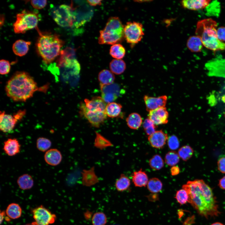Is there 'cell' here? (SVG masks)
Instances as JSON below:
<instances>
[{"instance_id":"277c9868","label":"cell","mask_w":225,"mask_h":225,"mask_svg":"<svg viewBox=\"0 0 225 225\" xmlns=\"http://www.w3.org/2000/svg\"><path fill=\"white\" fill-rule=\"evenodd\" d=\"M218 24L212 18L199 21L197 24L196 35L201 39L204 46L213 51L225 50V42L218 38Z\"/></svg>"},{"instance_id":"f5cc1de1","label":"cell","mask_w":225,"mask_h":225,"mask_svg":"<svg viewBox=\"0 0 225 225\" xmlns=\"http://www.w3.org/2000/svg\"><path fill=\"white\" fill-rule=\"evenodd\" d=\"M211 225H223V224L220 222H216L212 224Z\"/></svg>"},{"instance_id":"f1b7e54d","label":"cell","mask_w":225,"mask_h":225,"mask_svg":"<svg viewBox=\"0 0 225 225\" xmlns=\"http://www.w3.org/2000/svg\"><path fill=\"white\" fill-rule=\"evenodd\" d=\"M109 67L111 71L113 73L119 75L124 72L126 68V64L122 59H114L110 62Z\"/></svg>"},{"instance_id":"d590c367","label":"cell","mask_w":225,"mask_h":225,"mask_svg":"<svg viewBox=\"0 0 225 225\" xmlns=\"http://www.w3.org/2000/svg\"><path fill=\"white\" fill-rule=\"evenodd\" d=\"M92 225H105L107 221L106 215L102 212H97L93 215L92 219Z\"/></svg>"},{"instance_id":"c3c4849f","label":"cell","mask_w":225,"mask_h":225,"mask_svg":"<svg viewBox=\"0 0 225 225\" xmlns=\"http://www.w3.org/2000/svg\"><path fill=\"white\" fill-rule=\"evenodd\" d=\"M180 169L177 166H172L171 168L170 172L172 176H175L178 175L180 172Z\"/></svg>"},{"instance_id":"1f68e13d","label":"cell","mask_w":225,"mask_h":225,"mask_svg":"<svg viewBox=\"0 0 225 225\" xmlns=\"http://www.w3.org/2000/svg\"><path fill=\"white\" fill-rule=\"evenodd\" d=\"M147 186L148 189L150 192L156 193L161 190L162 188V184L159 179L154 178L148 180Z\"/></svg>"},{"instance_id":"ac0fdd59","label":"cell","mask_w":225,"mask_h":225,"mask_svg":"<svg viewBox=\"0 0 225 225\" xmlns=\"http://www.w3.org/2000/svg\"><path fill=\"white\" fill-rule=\"evenodd\" d=\"M44 160L48 164L55 166L58 165L62 160V156L60 152L55 148L51 149L46 152Z\"/></svg>"},{"instance_id":"f6af8a7d","label":"cell","mask_w":225,"mask_h":225,"mask_svg":"<svg viewBox=\"0 0 225 225\" xmlns=\"http://www.w3.org/2000/svg\"><path fill=\"white\" fill-rule=\"evenodd\" d=\"M31 3L32 7L36 9L43 8L47 4L46 0H31Z\"/></svg>"},{"instance_id":"7a4b0ae2","label":"cell","mask_w":225,"mask_h":225,"mask_svg":"<svg viewBox=\"0 0 225 225\" xmlns=\"http://www.w3.org/2000/svg\"><path fill=\"white\" fill-rule=\"evenodd\" d=\"M38 88L36 82L28 73L17 71L8 81L5 91L13 101L25 102L32 97Z\"/></svg>"},{"instance_id":"4dcf8cb0","label":"cell","mask_w":225,"mask_h":225,"mask_svg":"<svg viewBox=\"0 0 225 225\" xmlns=\"http://www.w3.org/2000/svg\"><path fill=\"white\" fill-rule=\"evenodd\" d=\"M109 52L110 55L115 59H121L124 57L126 50L121 44L116 43L111 46Z\"/></svg>"},{"instance_id":"ffe728a7","label":"cell","mask_w":225,"mask_h":225,"mask_svg":"<svg viewBox=\"0 0 225 225\" xmlns=\"http://www.w3.org/2000/svg\"><path fill=\"white\" fill-rule=\"evenodd\" d=\"M31 42L19 39L16 41L13 44L12 50L15 54L19 56L25 55L28 52L29 46Z\"/></svg>"},{"instance_id":"681fc988","label":"cell","mask_w":225,"mask_h":225,"mask_svg":"<svg viewBox=\"0 0 225 225\" xmlns=\"http://www.w3.org/2000/svg\"><path fill=\"white\" fill-rule=\"evenodd\" d=\"M218 186L221 189L225 190V176L219 180Z\"/></svg>"},{"instance_id":"60d3db41","label":"cell","mask_w":225,"mask_h":225,"mask_svg":"<svg viewBox=\"0 0 225 225\" xmlns=\"http://www.w3.org/2000/svg\"><path fill=\"white\" fill-rule=\"evenodd\" d=\"M175 198L178 202L181 205L185 204L188 202V194L186 191L183 189L177 191Z\"/></svg>"},{"instance_id":"d6986e66","label":"cell","mask_w":225,"mask_h":225,"mask_svg":"<svg viewBox=\"0 0 225 225\" xmlns=\"http://www.w3.org/2000/svg\"><path fill=\"white\" fill-rule=\"evenodd\" d=\"M211 2L209 0H184L182 1L181 4L185 8L197 10L206 8Z\"/></svg>"},{"instance_id":"f907efd6","label":"cell","mask_w":225,"mask_h":225,"mask_svg":"<svg viewBox=\"0 0 225 225\" xmlns=\"http://www.w3.org/2000/svg\"><path fill=\"white\" fill-rule=\"evenodd\" d=\"M102 0H87L88 3L92 6H96L97 5H100L101 4Z\"/></svg>"},{"instance_id":"3957f363","label":"cell","mask_w":225,"mask_h":225,"mask_svg":"<svg viewBox=\"0 0 225 225\" xmlns=\"http://www.w3.org/2000/svg\"><path fill=\"white\" fill-rule=\"evenodd\" d=\"M39 36L36 43L38 54L46 64L52 62L59 55L64 42L56 34L42 32L37 28Z\"/></svg>"},{"instance_id":"8992f818","label":"cell","mask_w":225,"mask_h":225,"mask_svg":"<svg viewBox=\"0 0 225 225\" xmlns=\"http://www.w3.org/2000/svg\"><path fill=\"white\" fill-rule=\"evenodd\" d=\"M40 17L35 12L24 10L17 14L13 24L14 31L16 33H24L27 30L37 28Z\"/></svg>"},{"instance_id":"9c48e42d","label":"cell","mask_w":225,"mask_h":225,"mask_svg":"<svg viewBox=\"0 0 225 225\" xmlns=\"http://www.w3.org/2000/svg\"><path fill=\"white\" fill-rule=\"evenodd\" d=\"M26 113L25 110H20L13 116L7 114L5 111L0 112V129L5 133L9 132L12 131L18 120H20Z\"/></svg>"},{"instance_id":"e575fe53","label":"cell","mask_w":225,"mask_h":225,"mask_svg":"<svg viewBox=\"0 0 225 225\" xmlns=\"http://www.w3.org/2000/svg\"><path fill=\"white\" fill-rule=\"evenodd\" d=\"M149 164L153 170H158L162 168L164 166V161L162 157L159 155H154L149 160Z\"/></svg>"},{"instance_id":"e0dca14e","label":"cell","mask_w":225,"mask_h":225,"mask_svg":"<svg viewBox=\"0 0 225 225\" xmlns=\"http://www.w3.org/2000/svg\"><path fill=\"white\" fill-rule=\"evenodd\" d=\"M3 150L8 155L13 156L19 152L20 145L17 139L9 138L4 142Z\"/></svg>"},{"instance_id":"f35d334b","label":"cell","mask_w":225,"mask_h":225,"mask_svg":"<svg viewBox=\"0 0 225 225\" xmlns=\"http://www.w3.org/2000/svg\"><path fill=\"white\" fill-rule=\"evenodd\" d=\"M100 87L101 93H110L118 96L119 94L120 88L116 84L112 83L107 85H100Z\"/></svg>"},{"instance_id":"db71d44e","label":"cell","mask_w":225,"mask_h":225,"mask_svg":"<svg viewBox=\"0 0 225 225\" xmlns=\"http://www.w3.org/2000/svg\"><path fill=\"white\" fill-rule=\"evenodd\" d=\"M24 225H37L34 222H32L31 223L27 224Z\"/></svg>"},{"instance_id":"83f0119b","label":"cell","mask_w":225,"mask_h":225,"mask_svg":"<svg viewBox=\"0 0 225 225\" xmlns=\"http://www.w3.org/2000/svg\"><path fill=\"white\" fill-rule=\"evenodd\" d=\"M122 108V106L120 104L113 102L108 103L105 112L108 117L116 118L120 114Z\"/></svg>"},{"instance_id":"5b68a950","label":"cell","mask_w":225,"mask_h":225,"mask_svg":"<svg viewBox=\"0 0 225 225\" xmlns=\"http://www.w3.org/2000/svg\"><path fill=\"white\" fill-rule=\"evenodd\" d=\"M124 27L117 17L110 18L105 28L100 31L98 43L113 45L121 42L124 37Z\"/></svg>"},{"instance_id":"b9f144b4","label":"cell","mask_w":225,"mask_h":225,"mask_svg":"<svg viewBox=\"0 0 225 225\" xmlns=\"http://www.w3.org/2000/svg\"><path fill=\"white\" fill-rule=\"evenodd\" d=\"M10 62L8 60L1 59L0 61V73L4 75L8 74L10 70Z\"/></svg>"},{"instance_id":"4fadbf2b","label":"cell","mask_w":225,"mask_h":225,"mask_svg":"<svg viewBox=\"0 0 225 225\" xmlns=\"http://www.w3.org/2000/svg\"><path fill=\"white\" fill-rule=\"evenodd\" d=\"M147 111L150 112L158 108L165 107L167 101L166 95H162L157 97L145 95L143 97Z\"/></svg>"},{"instance_id":"816d5d0a","label":"cell","mask_w":225,"mask_h":225,"mask_svg":"<svg viewBox=\"0 0 225 225\" xmlns=\"http://www.w3.org/2000/svg\"><path fill=\"white\" fill-rule=\"evenodd\" d=\"M5 212L3 211H1L0 212V223L1 224L4 218H5Z\"/></svg>"},{"instance_id":"ba28073f","label":"cell","mask_w":225,"mask_h":225,"mask_svg":"<svg viewBox=\"0 0 225 225\" xmlns=\"http://www.w3.org/2000/svg\"><path fill=\"white\" fill-rule=\"evenodd\" d=\"M124 34L127 42L133 46L140 42L144 35L142 24L136 22H127L124 27Z\"/></svg>"},{"instance_id":"9a60e30c","label":"cell","mask_w":225,"mask_h":225,"mask_svg":"<svg viewBox=\"0 0 225 225\" xmlns=\"http://www.w3.org/2000/svg\"><path fill=\"white\" fill-rule=\"evenodd\" d=\"M167 134L162 130L156 131L153 133L148 136V140L151 146L155 148H162L168 141Z\"/></svg>"},{"instance_id":"8d00e7d4","label":"cell","mask_w":225,"mask_h":225,"mask_svg":"<svg viewBox=\"0 0 225 225\" xmlns=\"http://www.w3.org/2000/svg\"><path fill=\"white\" fill-rule=\"evenodd\" d=\"M51 141L46 138L39 137L37 140V147L38 150L42 152L47 150L51 147Z\"/></svg>"},{"instance_id":"4316f807","label":"cell","mask_w":225,"mask_h":225,"mask_svg":"<svg viewBox=\"0 0 225 225\" xmlns=\"http://www.w3.org/2000/svg\"><path fill=\"white\" fill-rule=\"evenodd\" d=\"M95 134L94 142V145L95 148L102 150L113 146L112 142L100 133L95 132Z\"/></svg>"},{"instance_id":"f546056e","label":"cell","mask_w":225,"mask_h":225,"mask_svg":"<svg viewBox=\"0 0 225 225\" xmlns=\"http://www.w3.org/2000/svg\"><path fill=\"white\" fill-rule=\"evenodd\" d=\"M131 184L130 179L124 174H121L115 181V186L119 192L125 191L129 188Z\"/></svg>"},{"instance_id":"bcb514c9","label":"cell","mask_w":225,"mask_h":225,"mask_svg":"<svg viewBox=\"0 0 225 225\" xmlns=\"http://www.w3.org/2000/svg\"><path fill=\"white\" fill-rule=\"evenodd\" d=\"M218 170L223 173H225V157L219 158L217 162Z\"/></svg>"},{"instance_id":"6da1fadb","label":"cell","mask_w":225,"mask_h":225,"mask_svg":"<svg viewBox=\"0 0 225 225\" xmlns=\"http://www.w3.org/2000/svg\"><path fill=\"white\" fill-rule=\"evenodd\" d=\"M182 188L187 192L188 202L198 213L207 218L218 216L220 213L211 188L202 180L189 181Z\"/></svg>"},{"instance_id":"2e32d148","label":"cell","mask_w":225,"mask_h":225,"mask_svg":"<svg viewBox=\"0 0 225 225\" xmlns=\"http://www.w3.org/2000/svg\"><path fill=\"white\" fill-rule=\"evenodd\" d=\"M81 173L82 183L84 186H91L99 182V180L95 172L94 167L88 169L83 170Z\"/></svg>"},{"instance_id":"8fae6325","label":"cell","mask_w":225,"mask_h":225,"mask_svg":"<svg viewBox=\"0 0 225 225\" xmlns=\"http://www.w3.org/2000/svg\"><path fill=\"white\" fill-rule=\"evenodd\" d=\"M80 112L93 127L99 128L106 119L107 115L105 112H94L88 110L84 103H81Z\"/></svg>"},{"instance_id":"603a6c76","label":"cell","mask_w":225,"mask_h":225,"mask_svg":"<svg viewBox=\"0 0 225 225\" xmlns=\"http://www.w3.org/2000/svg\"><path fill=\"white\" fill-rule=\"evenodd\" d=\"M127 124L130 128L136 130L139 128L142 123L141 115L136 112L130 114L126 119Z\"/></svg>"},{"instance_id":"74e56055","label":"cell","mask_w":225,"mask_h":225,"mask_svg":"<svg viewBox=\"0 0 225 225\" xmlns=\"http://www.w3.org/2000/svg\"><path fill=\"white\" fill-rule=\"evenodd\" d=\"M206 8L208 15L216 16L219 15L220 12V3L217 1L211 2Z\"/></svg>"},{"instance_id":"44dd1931","label":"cell","mask_w":225,"mask_h":225,"mask_svg":"<svg viewBox=\"0 0 225 225\" xmlns=\"http://www.w3.org/2000/svg\"><path fill=\"white\" fill-rule=\"evenodd\" d=\"M132 178L134 185L137 187L145 186L148 181L147 174L141 169L134 172L132 175Z\"/></svg>"},{"instance_id":"7c38bea8","label":"cell","mask_w":225,"mask_h":225,"mask_svg":"<svg viewBox=\"0 0 225 225\" xmlns=\"http://www.w3.org/2000/svg\"><path fill=\"white\" fill-rule=\"evenodd\" d=\"M168 117V112L165 107L150 111L148 115V118L156 125L167 123Z\"/></svg>"},{"instance_id":"7bdbcfd3","label":"cell","mask_w":225,"mask_h":225,"mask_svg":"<svg viewBox=\"0 0 225 225\" xmlns=\"http://www.w3.org/2000/svg\"><path fill=\"white\" fill-rule=\"evenodd\" d=\"M167 142L169 148L172 150H176L179 147V140L176 136L173 135L171 136L168 138Z\"/></svg>"},{"instance_id":"30bf717a","label":"cell","mask_w":225,"mask_h":225,"mask_svg":"<svg viewBox=\"0 0 225 225\" xmlns=\"http://www.w3.org/2000/svg\"><path fill=\"white\" fill-rule=\"evenodd\" d=\"M32 212L37 225H49L54 223L56 219L55 214L42 205L33 209Z\"/></svg>"},{"instance_id":"7402d4cb","label":"cell","mask_w":225,"mask_h":225,"mask_svg":"<svg viewBox=\"0 0 225 225\" xmlns=\"http://www.w3.org/2000/svg\"><path fill=\"white\" fill-rule=\"evenodd\" d=\"M187 46L190 51L196 52H200L204 46L201 38L197 35L190 37L187 40Z\"/></svg>"},{"instance_id":"7dc6e473","label":"cell","mask_w":225,"mask_h":225,"mask_svg":"<svg viewBox=\"0 0 225 225\" xmlns=\"http://www.w3.org/2000/svg\"><path fill=\"white\" fill-rule=\"evenodd\" d=\"M217 35L218 38L222 42H225V27H221L218 28Z\"/></svg>"},{"instance_id":"d6a6232c","label":"cell","mask_w":225,"mask_h":225,"mask_svg":"<svg viewBox=\"0 0 225 225\" xmlns=\"http://www.w3.org/2000/svg\"><path fill=\"white\" fill-rule=\"evenodd\" d=\"M193 152L192 148L190 146L187 145L181 148L178 153L179 158L184 161H187L192 157Z\"/></svg>"},{"instance_id":"ab89813d","label":"cell","mask_w":225,"mask_h":225,"mask_svg":"<svg viewBox=\"0 0 225 225\" xmlns=\"http://www.w3.org/2000/svg\"><path fill=\"white\" fill-rule=\"evenodd\" d=\"M156 126L148 118L145 119L142 124L145 132L148 136L152 135L156 131Z\"/></svg>"},{"instance_id":"ee69618b","label":"cell","mask_w":225,"mask_h":225,"mask_svg":"<svg viewBox=\"0 0 225 225\" xmlns=\"http://www.w3.org/2000/svg\"><path fill=\"white\" fill-rule=\"evenodd\" d=\"M118 96L110 93H101V97L106 103L113 102L118 98Z\"/></svg>"},{"instance_id":"484cf974","label":"cell","mask_w":225,"mask_h":225,"mask_svg":"<svg viewBox=\"0 0 225 225\" xmlns=\"http://www.w3.org/2000/svg\"><path fill=\"white\" fill-rule=\"evenodd\" d=\"M22 210L20 206L18 204L12 203L7 207L6 213L8 217L11 219H16L19 218L21 216Z\"/></svg>"},{"instance_id":"5bb4252c","label":"cell","mask_w":225,"mask_h":225,"mask_svg":"<svg viewBox=\"0 0 225 225\" xmlns=\"http://www.w3.org/2000/svg\"><path fill=\"white\" fill-rule=\"evenodd\" d=\"M84 103L87 108L89 110L105 112L106 103L101 97L95 96L90 100L86 98L84 100Z\"/></svg>"},{"instance_id":"836d02e7","label":"cell","mask_w":225,"mask_h":225,"mask_svg":"<svg viewBox=\"0 0 225 225\" xmlns=\"http://www.w3.org/2000/svg\"><path fill=\"white\" fill-rule=\"evenodd\" d=\"M179 157L176 152L172 151L168 152L165 157L166 163L170 166H173L179 162Z\"/></svg>"},{"instance_id":"52a82bcc","label":"cell","mask_w":225,"mask_h":225,"mask_svg":"<svg viewBox=\"0 0 225 225\" xmlns=\"http://www.w3.org/2000/svg\"><path fill=\"white\" fill-rule=\"evenodd\" d=\"M51 14L55 22L62 27L69 28L74 25V16L71 6L62 4L54 7Z\"/></svg>"},{"instance_id":"cb8c5ba5","label":"cell","mask_w":225,"mask_h":225,"mask_svg":"<svg viewBox=\"0 0 225 225\" xmlns=\"http://www.w3.org/2000/svg\"><path fill=\"white\" fill-rule=\"evenodd\" d=\"M98 79L100 85H107L113 83L115 78L113 73L111 71L104 69L99 73Z\"/></svg>"},{"instance_id":"d4e9b609","label":"cell","mask_w":225,"mask_h":225,"mask_svg":"<svg viewBox=\"0 0 225 225\" xmlns=\"http://www.w3.org/2000/svg\"><path fill=\"white\" fill-rule=\"evenodd\" d=\"M17 182L19 188L23 190L31 189L34 184L32 177L28 174H25L20 176L18 179Z\"/></svg>"}]
</instances>
